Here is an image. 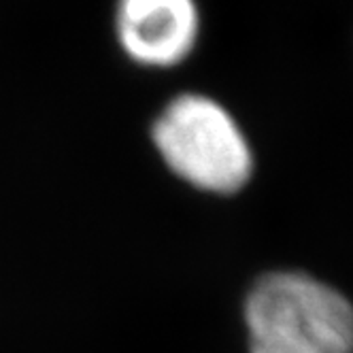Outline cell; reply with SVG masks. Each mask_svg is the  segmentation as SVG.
<instances>
[{
	"instance_id": "obj_2",
	"label": "cell",
	"mask_w": 353,
	"mask_h": 353,
	"mask_svg": "<svg viewBox=\"0 0 353 353\" xmlns=\"http://www.w3.org/2000/svg\"><path fill=\"white\" fill-rule=\"evenodd\" d=\"M154 143L174 174L205 192L234 194L254 170V154L239 123L203 94L170 100L154 123Z\"/></svg>"
},
{
	"instance_id": "obj_1",
	"label": "cell",
	"mask_w": 353,
	"mask_h": 353,
	"mask_svg": "<svg viewBox=\"0 0 353 353\" xmlns=\"http://www.w3.org/2000/svg\"><path fill=\"white\" fill-rule=\"evenodd\" d=\"M251 353H353V305L294 270L268 272L245 300Z\"/></svg>"
},
{
	"instance_id": "obj_3",
	"label": "cell",
	"mask_w": 353,
	"mask_h": 353,
	"mask_svg": "<svg viewBox=\"0 0 353 353\" xmlns=\"http://www.w3.org/2000/svg\"><path fill=\"white\" fill-rule=\"evenodd\" d=\"M115 30L130 60L170 68L196 47L200 13L196 0H117Z\"/></svg>"
}]
</instances>
